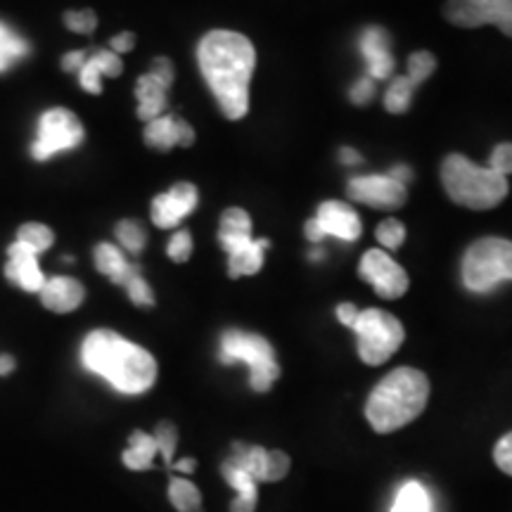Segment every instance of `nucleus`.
<instances>
[{"label":"nucleus","mask_w":512,"mask_h":512,"mask_svg":"<svg viewBox=\"0 0 512 512\" xmlns=\"http://www.w3.org/2000/svg\"><path fill=\"white\" fill-rule=\"evenodd\" d=\"M202 76L228 119H242L249 110V81L256 64L252 41L238 31H209L197 48Z\"/></svg>","instance_id":"nucleus-1"},{"label":"nucleus","mask_w":512,"mask_h":512,"mask_svg":"<svg viewBox=\"0 0 512 512\" xmlns=\"http://www.w3.org/2000/svg\"><path fill=\"white\" fill-rule=\"evenodd\" d=\"M81 361L121 394H143L157 380V361L143 347L112 330H95L81 347Z\"/></svg>","instance_id":"nucleus-2"},{"label":"nucleus","mask_w":512,"mask_h":512,"mask_svg":"<svg viewBox=\"0 0 512 512\" xmlns=\"http://www.w3.org/2000/svg\"><path fill=\"white\" fill-rule=\"evenodd\" d=\"M430 380L422 370L396 368L377 384L366 403V418L377 434L401 430L425 411Z\"/></svg>","instance_id":"nucleus-3"},{"label":"nucleus","mask_w":512,"mask_h":512,"mask_svg":"<svg viewBox=\"0 0 512 512\" xmlns=\"http://www.w3.org/2000/svg\"><path fill=\"white\" fill-rule=\"evenodd\" d=\"M441 183L453 202L475 211L498 207L510 190L508 178L463 155H448L441 162Z\"/></svg>","instance_id":"nucleus-4"},{"label":"nucleus","mask_w":512,"mask_h":512,"mask_svg":"<svg viewBox=\"0 0 512 512\" xmlns=\"http://www.w3.org/2000/svg\"><path fill=\"white\" fill-rule=\"evenodd\" d=\"M512 280V242L505 238H482L463 256V283L470 292H491Z\"/></svg>","instance_id":"nucleus-5"},{"label":"nucleus","mask_w":512,"mask_h":512,"mask_svg":"<svg viewBox=\"0 0 512 512\" xmlns=\"http://www.w3.org/2000/svg\"><path fill=\"white\" fill-rule=\"evenodd\" d=\"M221 247L228 252V273L230 278L254 275L264 266V252L268 240L252 238V219L245 209H226L221 216L219 228Z\"/></svg>","instance_id":"nucleus-6"},{"label":"nucleus","mask_w":512,"mask_h":512,"mask_svg":"<svg viewBox=\"0 0 512 512\" xmlns=\"http://www.w3.org/2000/svg\"><path fill=\"white\" fill-rule=\"evenodd\" d=\"M221 361L223 363H247L249 384L254 392H268L280 377V366L275 361V351L264 337L252 332L228 330L221 337Z\"/></svg>","instance_id":"nucleus-7"},{"label":"nucleus","mask_w":512,"mask_h":512,"mask_svg":"<svg viewBox=\"0 0 512 512\" xmlns=\"http://www.w3.org/2000/svg\"><path fill=\"white\" fill-rule=\"evenodd\" d=\"M351 330L356 332L358 339V356L368 366L387 363L399 351L403 337H406L401 320L382 309L358 311V318Z\"/></svg>","instance_id":"nucleus-8"},{"label":"nucleus","mask_w":512,"mask_h":512,"mask_svg":"<svg viewBox=\"0 0 512 512\" xmlns=\"http://www.w3.org/2000/svg\"><path fill=\"white\" fill-rule=\"evenodd\" d=\"M83 140V126L79 117L74 112L62 110V107H55V110L46 112L38 121V138L34 147H31V155H34L38 162H46L57 152L72 150Z\"/></svg>","instance_id":"nucleus-9"},{"label":"nucleus","mask_w":512,"mask_h":512,"mask_svg":"<svg viewBox=\"0 0 512 512\" xmlns=\"http://www.w3.org/2000/svg\"><path fill=\"white\" fill-rule=\"evenodd\" d=\"M444 17L460 29L494 24L512 38V0H446Z\"/></svg>","instance_id":"nucleus-10"},{"label":"nucleus","mask_w":512,"mask_h":512,"mask_svg":"<svg viewBox=\"0 0 512 512\" xmlns=\"http://www.w3.org/2000/svg\"><path fill=\"white\" fill-rule=\"evenodd\" d=\"M306 238L311 242H320L328 235H335V238L344 240V242H354L361 238L363 226L361 219L354 209L349 207L347 202H337V200H328L318 207L316 219H311L306 223Z\"/></svg>","instance_id":"nucleus-11"},{"label":"nucleus","mask_w":512,"mask_h":512,"mask_svg":"<svg viewBox=\"0 0 512 512\" xmlns=\"http://www.w3.org/2000/svg\"><path fill=\"white\" fill-rule=\"evenodd\" d=\"M358 273L384 299H399L408 290V273L382 249L366 252V256L361 259V266H358Z\"/></svg>","instance_id":"nucleus-12"},{"label":"nucleus","mask_w":512,"mask_h":512,"mask_svg":"<svg viewBox=\"0 0 512 512\" xmlns=\"http://www.w3.org/2000/svg\"><path fill=\"white\" fill-rule=\"evenodd\" d=\"M434 69H437V57L427 53V50H418V53L408 57V72L403 76H396L392 86L387 88V95H384V107H387V112H408L415 88H418L425 79H430Z\"/></svg>","instance_id":"nucleus-13"},{"label":"nucleus","mask_w":512,"mask_h":512,"mask_svg":"<svg viewBox=\"0 0 512 512\" xmlns=\"http://www.w3.org/2000/svg\"><path fill=\"white\" fill-rule=\"evenodd\" d=\"M347 195L354 202L366 204L373 209H401L406 204V185L394 181L392 176H358L351 178Z\"/></svg>","instance_id":"nucleus-14"},{"label":"nucleus","mask_w":512,"mask_h":512,"mask_svg":"<svg viewBox=\"0 0 512 512\" xmlns=\"http://www.w3.org/2000/svg\"><path fill=\"white\" fill-rule=\"evenodd\" d=\"M197 207V188L192 183H176L152 202V221L159 228H176Z\"/></svg>","instance_id":"nucleus-15"},{"label":"nucleus","mask_w":512,"mask_h":512,"mask_svg":"<svg viewBox=\"0 0 512 512\" xmlns=\"http://www.w3.org/2000/svg\"><path fill=\"white\" fill-rule=\"evenodd\" d=\"M10 261L5 266V275L10 278V283H15L17 287H22L24 292H41L43 285H46V278H43L41 268H38L36 261V252L29 249L27 245L15 240L8 249Z\"/></svg>","instance_id":"nucleus-16"},{"label":"nucleus","mask_w":512,"mask_h":512,"mask_svg":"<svg viewBox=\"0 0 512 512\" xmlns=\"http://www.w3.org/2000/svg\"><path fill=\"white\" fill-rule=\"evenodd\" d=\"M361 53L366 60L368 76L373 81L389 79L394 72V55L389 48V34L382 27H368L361 36Z\"/></svg>","instance_id":"nucleus-17"},{"label":"nucleus","mask_w":512,"mask_h":512,"mask_svg":"<svg viewBox=\"0 0 512 512\" xmlns=\"http://www.w3.org/2000/svg\"><path fill=\"white\" fill-rule=\"evenodd\" d=\"M145 140L147 145L157 147V150H171L174 145L190 147L195 143V131L178 117H157L147 121Z\"/></svg>","instance_id":"nucleus-18"},{"label":"nucleus","mask_w":512,"mask_h":512,"mask_svg":"<svg viewBox=\"0 0 512 512\" xmlns=\"http://www.w3.org/2000/svg\"><path fill=\"white\" fill-rule=\"evenodd\" d=\"M83 297H86V290L79 280L74 278H50L46 280L41 290V302L46 309L55 311V313H69L74 309H79Z\"/></svg>","instance_id":"nucleus-19"},{"label":"nucleus","mask_w":512,"mask_h":512,"mask_svg":"<svg viewBox=\"0 0 512 512\" xmlns=\"http://www.w3.org/2000/svg\"><path fill=\"white\" fill-rule=\"evenodd\" d=\"M121 69H124V64H121V57L114 53V50H95L93 55H88L86 64H83L79 72L81 86L86 88L88 93L100 95V76H119Z\"/></svg>","instance_id":"nucleus-20"},{"label":"nucleus","mask_w":512,"mask_h":512,"mask_svg":"<svg viewBox=\"0 0 512 512\" xmlns=\"http://www.w3.org/2000/svg\"><path fill=\"white\" fill-rule=\"evenodd\" d=\"M166 88H169V83L157 79L155 74L140 76L136 83V98L140 102L138 105L140 119L152 121V119L162 117V112L166 107Z\"/></svg>","instance_id":"nucleus-21"},{"label":"nucleus","mask_w":512,"mask_h":512,"mask_svg":"<svg viewBox=\"0 0 512 512\" xmlns=\"http://www.w3.org/2000/svg\"><path fill=\"white\" fill-rule=\"evenodd\" d=\"M223 479L238 491V498L230 503V512H254L256 510V479L249 475L247 470H242L240 465H235L233 460H226L221 467Z\"/></svg>","instance_id":"nucleus-22"},{"label":"nucleus","mask_w":512,"mask_h":512,"mask_svg":"<svg viewBox=\"0 0 512 512\" xmlns=\"http://www.w3.org/2000/svg\"><path fill=\"white\" fill-rule=\"evenodd\" d=\"M95 264H98L100 273H105L117 285H126V280L140 271V266L128 264L124 254L114 245H110V242H102V245L95 247Z\"/></svg>","instance_id":"nucleus-23"},{"label":"nucleus","mask_w":512,"mask_h":512,"mask_svg":"<svg viewBox=\"0 0 512 512\" xmlns=\"http://www.w3.org/2000/svg\"><path fill=\"white\" fill-rule=\"evenodd\" d=\"M159 453L157 448V441L152 434H145V432H133L131 437H128V448L124 453V465L128 470H147V467H152V460Z\"/></svg>","instance_id":"nucleus-24"},{"label":"nucleus","mask_w":512,"mask_h":512,"mask_svg":"<svg viewBox=\"0 0 512 512\" xmlns=\"http://www.w3.org/2000/svg\"><path fill=\"white\" fill-rule=\"evenodd\" d=\"M268 456L271 451L261 446H247V444H233V456L228 460H233L235 465H240L242 470H247L249 475L259 482H268Z\"/></svg>","instance_id":"nucleus-25"},{"label":"nucleus","mask_w":512,"mask_h":512,"mask_svg":"<svg viewBox=\"0 0 512 512\" xmlns=\"http://www.w3.org/2000/svg\"><path fill=\"white\" fill-rule=\"evenodd\" d=\"M29 53L27 41L22 36L15 34L8 24L0 22V72H8V69L17 60H22Z\"/></svg>","instance_id":"nucleus-26"},{"label":"nucleus","mask_w":512,"mask_h":512,"mask_svg":"<svg viewBox=\"0 0 512 512\" xmlns=\"http://www.w3.org/2000/svg\"><path fill=\"white\" fill-rule=\"evenodd\" d=\"M392 512H432L430 494H427L425 486L418 482L403 484L399 494H396Z\"/></svg>","instance_id":"nucleus-27"},{"label":"nucleus","mask_w":512,"mask_h":512,"mask_svg":"<svg viewBox=\"0 0 512 512\" xmlns=\"http://www.w3.org/2000/svg\"><path fill=\"white\" fill-rule=\"evenodd\" d=\"M169 498L178 512H204L200 489L188 479H171Z\"/></svg>","instance_id":"nucleus-28"},{"label":"nucleus","mask_w":512,"mask_h":512,"mask_svg":"<svg viewBox=\"0 0 512 512\" xmlns=\"http://www.w3.org/2000/svg\"><path fill=\"white\" fill-rule=\"evenodd\" d=\"M17 240L22 242V245H27L29 249H34L36 254H41V252H46L50 245H53L55 235H53V230H50L48 226H43V223H27V226L19 228Z\"/></svg>","instance_id":"nucleus-29"},{"label":"nucleus","mask_w":512,"mask_h":512,"mask_svg":"<svg viewBox=\"0 0 512 512\" xmlns=\"http://www.w3.org/2000/svg\"><path fill=\"white\" fill-rule=\"evenodd\" d=\"M157 441V448L159 453H162L166 465L174 463V453H176V444H178V430L171 422H159L155 434H152Z\"/></svg>","instance_id":"nucleus-30"},{"label":"nucleus","mask_w":512,"mask_h":512,"mask_svg":"<svg viewBox=\"0 0 512 512\" xmlns=\"http://www.w3.org/2000/svg\"><path fill=\"white\" fill-rule=\"evenodd\" d=\"M375 235L384 249H399L403 245V240H406V228H403L401 221L387 219L377 226Z\"/></svg>","instance_id":"nucleus-31"},{"label":"nucleus","mask_w":512,"mask_h":512,"mask_svg":"<svg viewBox=\"0 0 512 512\" xmlns=\"http://www.w3.org/2000/svg\"><path fill=\"white\" fill-rule=\"evenodd\" d=\"M117 238L131 254H138L145 247V233L136 221H121L117 226Z\"/></svg>","instance_id":"nucleus-32"},{"label":"nucleus","mask_w":512,"mask_h":512,"mask_svg":"<svg viewBox=\"0 0 512 512\" xmlns=\"http://www.w3.org/2000/svg\"><path fill=\"white\" fill-rule=\"evenodd\" d=\"M124 287H126V292H128V299H131L133 304H138V306H152V304H155V297H152L150 285L145 283L143 275H140V271L133 273L131 278L126 280Z\"/></svg>","instance_id":"nucleus-33"},{"label":"nucleus","mask_w":512,"mask_h":512,"mask_svg":"<svg viewBox=\"0 0 512 512\" xmlns=\"http://www.w3.org/2000/svg\"><path fill=\"white\" fill-rule=\"evenodd\" d=\"M64 24L72 31H79V34H91V31L98 27V17H95L93 10H72L64 15Z\"/></svg>","instance_id":"nucleus-34"},{"label":"nucleus","mask_w":512,"mask_h":512,"mask_svg":"<svg viewBox=\"0 0 512 512\" xmlns=\"http://www.w3.org/2000/svg\"><path fill=\"white\" fill-rule=\"evenodd\" d=\"M166 254H169L174 261H178V264H183V261L190 259V254H192V238H190L188 230H178L174 238L169 240Z\"/></svg>","instance_id":"nucleus-35"},{"label":"nucleus","mask_w":512,"mask_h":512,"mask_svg":"<svg viewBox=\"0 0 512 512\" xmlns=\"http://www.w3.org/2000/svg\"><path fill=\"white\" fill-rule=\"evenodd\" d=\"M489 169L496 171V174H501L508 178L512 174V143H503L498 145L494 152H491V162H489Z\"/></svg>","instance_id":"nucleus-36"},{"label":"nucleus","mask_w":512,"mask_h":512,"mask_svg":"<svg viewBox=\"0 0 512 512\" xmlns=\"http://www.w3.org/2000/svg\"><path fill=\"white\" fill-rule=\"evenodd\" d=\"M290 472V456L283 451H271L268 456V482H280Z\"/></svg>","instance_id":"nucleus-37"},{"label":"nucleus","mask_w":512,"mask_h":512,"mask_svg":"<svg viewBox=\"0 0 512 512\" xmlns=\"http://www.w3.org/2000/svg\"><path fill=\"white\" fill-rule=\"evenodd\" d=\"M494 460H496V465L501 467V472L512 477V432L505 434V437L496 444Z\"/></svg>","instance_id":"nucleus-38"},{"label":"nucleus","mask_w":512,"mask_h":512,"mask_svg":"<svg viewBox=\"0 0 512 512\" xmlns=\"http://www.w3.org/2000/svg\"><path fill=\"white\" fill-rule=\"evenodd\" d=\"M375 95V81L370 79V76H363L361 81L354 83V88H351V102L354 105H368L370 100H373Z\"/></svg>","instance_id":"nucleus-39"},{"label":"nucleus","mask_w":512,"mask_h":512,"mask_svg":"<svg viewBox=\"0 0 512 512\" xmlns=\"http://www.w3.org/2000/svg\"><path fill=\"white\" fill-rule=\"evenodd\" d=\"M150 74H155L157 79H162L171 86V81H174V64H171V60H166V57H157V60L152 62Z\"/></svg>","instance_id":"nucleus-40"},{"label":"nucleus","mask_w":512,"mask_h":512,"mask_svg":"<svg viewBox=\"0 0 512 512\" xmlns=\"http://www.w3.org/2000/svg\"><path fill=\"white\" fill-rule=\"evenodd\" d=\"M88 55L81 53V50H76V53H69L62 57V69L64 72H81V67L86 64Z\"/></svg>","instance_id":"nucleus-41"},{"label":"nucleus","mask_w":512,"mask_h":512,"mask_svg":"<svg viewBox=\"0 0 512 512\" xmlns=\"http://www.w3.org/2000/svg\"><path fill=\"white\" fill-rule=\"evenodd\" d=\"M337 318H339V323L342 325H347V328H354V323H356V318H358V309L354 304H339L337 306Z\"/></svg>","instance_id":"nucleus-42"},{"label":"nucleus","mask_w":512,"mask_h":512,"mask_svg":"<svg viewBox=\"0 0 512 512\" xmlns=\"http://www.w3.org/2000/svg\"><path fill=\"white\" fill-rule=\"evenodd\" d=\"M133 43H136V38H133L131 31H126V34L112 38V50H117V53H128V50L133 48Z\"/></svg>","instance_id":"nucleus-43"},{"label":"nucleus","mask_w":512,"mask_h":512,"mask_svg":"<svg viewBox=\"0 0 512 512\" xmlns=\"http://www.w3.org/2000/svg\"><path fill=\"white\" fill-rule=\"evenodd\" d=\"M389 176H392L394 181H399V183L406 185V183H411V176L413 174H411V169H408L406 164H399V166H394L392 171H389Z\"/></svg>","instance_id":"nucleus-44"},{"label":"nucleus","mask_w":512,"mask_h":512,"mask_svg":"<svg viewBox=\"0 0 512 512\" xmlns=\"http://www.w3.org/2000/svg\"><path fill=\"white\" fill-rule=\"evenodd\" d=\"M339 157H342V162H344V164H349V166L361 164V155H358V152L351 150V147H344V150L339 152Z\"/></svg>","instance_id":"nucleus-45"},{"label":"nucleus","mask_w":512,"mask_h":512,"mask_svg":"<svg viewBox=\"0 0 512 512\" xmlns=\"http://www.w3.org/2000/svg\"><path fill=\"white\" fill-rule=\"evenodd\" d=\"M12 370H15V358L8 354L0 356V375H8V373H12Z\"/></svg>","instance_id":"nucleus-46"},{"label":"nucleus","mask_w":512,"mask_h":512,"mask_svg":"<svg viewBox=\"0 0 512 512\" xmlns=\"http://www.w3.org/2000/svg\"><path fill=\"white\" fill-rule=\"evenodd\" d=\"M174 467H176L178 472H192L197 467V463L192 458H185V460H181V463H176Z\"/></svg>","instance_id":"nucleus-47"}]
</instances>
